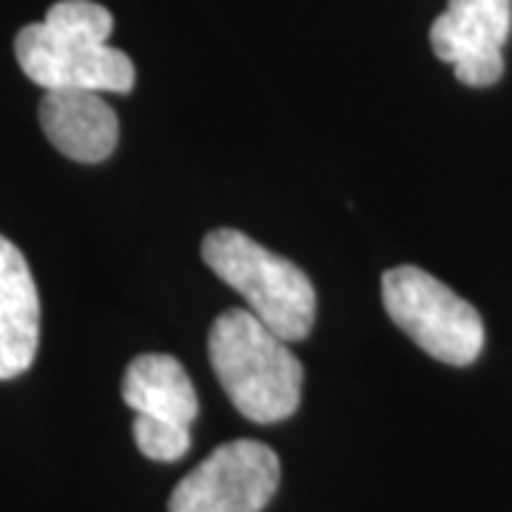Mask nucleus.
Returning <instances> with one entry per match:
<instances>
[{
  "label": "nucleus",
  "mask_w": 512,
  "mask_h": 512,
  "mask_svg": "<svg viewBox=\"0 0 512 512\" xmlns=\"http://www.w3.org/2000/svg\"><path fill=\"white\" fill-rule=\"evenodd\" d=\"M512 32V0H447L430 26V46L464 86L487 89L504 74Z\"/></svg>",
  "instance_id": "nucleus-6"
},
{
  "label": "nucleus",
  "mask_w": 512,
  "mask_h": 512,
  "mask_svg": "<svg viewBox=\"0 0 512 512\" xmlns=\"http://www.w3.org/2000/svg\"><path fill=\"white\" fill-rule=\"evenodd\" d=\"M40 128L63 157L86 165L109 160L120 140L117 111L106 103L103 94L89 89L43 94Z\"/></svg>",
  "instance_id": "nucleus-7"
},
{
  "label": "nucleus",
  "mask_w": 512,
  "mask_h": 512,
  "mask_svg": "<svg viewBox=\"0 0 512 512\" xmlns=\"http://www.w3.org/2000/svg\"><path fill=\"white\" fill-rule=\"evenodd\" d=\"M123 402L148 419L191 427L200 413V399L185 367L168 353L137 356L123 376Z\"/></svg>",
  "instance_id": "nucleus-9"
},
{
  "label": "nucleus",
  "mask_w": 512,
  "mask_h": 512,
  "mask_svg": "<svg viewBox=\"0 0 512 512\" xmlns=\"http://www.w3.org/2000/svg\"><path fill=\"white\" fill-rule=\"evenodd\" d=\"M114 18L94 0H60L40 23L23 26L15 37L20 72L46 92L89 89L128 94L134 89V63L109 46Z\"/></svg>",
  "instance_id": "nucleus-1"
},
{
  "label": "nucleus",
  "mask_w": 512,
  "mask_h": 512,
  "mask_svg": "<svg viewBox=\"0 0 512 512\" xmlns=\"http://www.w3.org/2000/svg\"><path fill=\"white\" fill-rule=\"evenodd\" d=\"M131 430H134L137 450L151 461H180L191 447V433L185 424L137 416Z\"/></svg>",
  "instance_id": "nucleus-10"
},
{
  "label": "nucleus",
  "mask_w": 512,
  "mask_h": 512,
  "mask_svg": "<svg viewBox=\"0 0 512 512\" xmlns=\"http://www.w3.org/2000/svg\"><path fill=\"white\" fill-rule=\"evenodd\" d=\"M202 259L276 336L285 342L308 339L316 319V291L299 265L262 248L237 228L211 231L202 239Z\"/></svg>",
  "instance_id": "nucleus-3"
},
{
  "label": "nucleus",
  "mask_w": 512,
  "mask_h": 512,
  "mask_svg": "<svg viewBox=\"0 0 512 512\" xmlns=\"http://www.w3.org/2000/svg\"><path fill=\"white\" fill-rule=\"evenodd\" d=\"M279 487V456L268 444H220L174 487L168 512H262Z\"/></svg>",
  "instance_id": "nucleus-5"
},
{
  "label": "nucleus",
  "mask_w": 512,
  "mask_h": 512,
  "mask_svg": "<svg viewBox=\"0 0 512 512\" xmlns=\"http://www.w3.org/2000/svg\"><path fill=\"white\" fill-rule=\"evenodd\" d=\"M382 302L387 316L427 356L453 367L473 365L481 356V313L433 274L416 265H399L384 271Z\"/></svg>",
  "instance_id": "nucleus-4"
},
{
  "label": "nucleus",
  "mask_w": 512,
  "mask_h": 512,
  "mask_svg": "<svg viewBox=\"0 0 512 512\" xmlns=\"http://www.w3.org/2000/svg\"><path fill=\"white\" fill-rule=\"evenodd\" d=\"M40 345V296L26 256L0 237V382L23 376Z\"/></svg>",
  "instance_id": "nucleus-8"
},
{
  "label": "nucleus",
  "mask_w": 512,
  "mask_h": 512,
  "mask_svg": "<svg viewBox=\"0 0 512 512\" xmlns=\"http://www.w3.org/2000/svg\"><path fill=\"white\" fill-rule=\"evenodd\" d=\"M208 362L245 419L276 424L299 410L305 367L288 342L248 308H231L214 319Z\"/></svg>",
  "instance_id": "nucleus-2"
}]
</instances>
